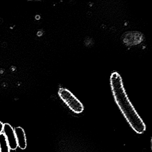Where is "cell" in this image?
Wrapping results in <instances>:
<instances>
[{
	"label": "cell",
	"mask_w": 152,
	"mask_h": 152,
	"mask_svg": "<svg viewBox=\"0 0 152 152\" xmlns=\"http://www.w3.org/2000/svg\"><path fill=\"white\" fill-rule=\"evenodd\" d=\"M110 82L115 102L131 127L137 133H143L145 130V125L130 101L121 75L116 72L113 73Z\"/></svg>",
	"instance_id": "6da1fadb"
},
{
	"label": "cell",
	"mask_w": 152,
	"mask_h": 152,
	"mask_svg": "<svg viewBox=\"0 0 152 152\" xmlns=\"http://www.w3.org/2000/svg\"><path fill=\"white\" fill-rule=\"evenodd\" d=\"M58 94L61 99L69 107V108L76 113H80L83 111V105L80 100L68 90L60 88Z\"/></svg>",
	"instance_id": "7a4b0ae2"
},
{
	"label": "cell",
	"mask_w": 152,
	"mask_h": 152,
	"mask_svg": "<svg viewBox=\"0 0 152 152\" xmlns=\"http://www.w3.org/2000/svg\"><path fill=\"white\" fill-rule=\"evenodd\" d=\"M3 131L8 143L10 149L13 150L16 149L18 145L15 131L13 127L9 124H4L3 125Z\"/></svg>",
	"instance_id": "3957f363"
},
{
	"label": "cell",
	"mask_w": 152,
	"mask_h": 152,
	"mask_svg": "<svg viewBox=\"0 0 152 152\" xmlns=\"http://www.w3.org/2000/svg\"><path fill=\"white\" fill-rule=\"evenodd\" d=\"M18 145L21 149H25L27 147V140L25 132L21 127H16L14 129Z\"/></svg>",
	"instance_id": "277c9868"
},
{
	"label": "cell",
	"mask_w": 152,
	"mask_h": 152,
	"mask_svg": "<svg viewBox=\"0 0 152 152\" xmlns=\"http://www.w3.org/2000/svg\"><path fill=\"white\" fill-rule=\"evenodd\" d=\"M0 152H10L8 143L3 133L0 134Z\"/></svg>",
	"instance_id": "5b68a950"
},
{
	"label": "cell",
	"mask_w": 152,
	"mask_h": 152,
	"mask_svg": "<svg viewBox=\"0 0 152 152\" xmlns=\"http://www.w3.org/2000/svg\"><path fill=\"white\" fill-rule=\"evenodd\" d=\"M3 125H4V124L3 123L0 121V134L3 131Z\"/></svg>",
	"instance_id": "8992f818"
},
{
	"label": "cell",
	"mask_w": 152,
	"mask_h": 152,
	"mask_svg": "<svg viewBox=\"0 0 152 152\" xmlns=\"http://www.w3.org/2000/svg\"><path fill=\"white\" fill-rule=\"evenodd\" d=\"M42 34H43V32L41 31H39L38 32V34H38V35L39 36H42Z\"/></svg>",
	"instance_id": "52a82bcc"
},
{
	"label": "cell",
	"mask_w": 152,
	"mask_h": 152,
	"mask_svg": "<svg viewBox=\"0 0 152 152\" xmlns=\"http://www.w3.org/2000/svg\"><path fill=\"white\" fill-rule=\"evenodd\" d=\"M36 19H37V20H39V19H40V16L39 15H36Z\"/></svg>",
	"instance_id": "ba28073f"
}]
</instances>
